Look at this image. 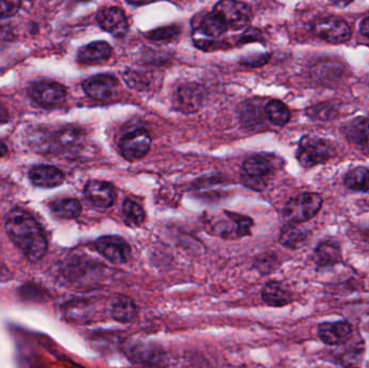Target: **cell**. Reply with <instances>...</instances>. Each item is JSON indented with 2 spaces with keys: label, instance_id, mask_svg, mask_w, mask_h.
Segmentation results:
<instances>
[{
  "label": "cell",
  "instance_id": "cell-1",
  "mask_svg": "<svg viewBox=\"0 0 369 368\" xmlns=\"http://www.w3.org/2000/svg\"><path fill=\"white\" fill-rule=\"evenodd\" d=\"M6 229L14 244L30 261H39L45 256L48 242L40 226L28 212L13 209L6 218Z\"/></svg>",
  "mask_w": 369,
  "mask_h": 368
},
{
  "label": "cell",
  "instance_id": "cell-2",
  "mask_svg": "<svg viewBox=\"0 0 369 368\" xmlns=\"http://www.w3.org/2000/svg\"><path fill=\"white\" fill-rule=\"evenodd\" d=\"M211 230L224 239H240L250 236L254 222L248 216L223 211L211 218Z\"/></svg>",
  "mask_w": 369,
  "mask_h": 368
},
{
  "label": "cell",
  "instance_id": "cell-3",
  "mask_svg": "<svg viewBox=\"0 0 369 368\" xmlns=\"http://www.w3.org/2000/svg\"><path fill=\"white\" fill-rule=\"evenodd\" d=\"M323 199L314 193H304L288 200L283 209V216L292 224L308 222L320 212Z\"/></svg>",
  "mask_w": 369,
  "mask_h": 368
},
{
  "label": "cell",
  "instance_id": "cell-4",
  "mask_svg": "<svg viewBox=\"0 0 369 368\" xmlns=\"http://www.w3.org/2000/svg\"><path fill=\"white\" fill-rule=\"evenodd\" d=\"M334 155L335 148L331 141L318 137H304L297 151L298 161L306 168L325 163Z\"/></svg>",
  "mask_w": 369,
  "mask_h": 368
},
{
  "label": "cell",
  "instance_id": "cell-5",
  "mask_svg": "<svg viewBox=\"0 0 369 368\" xmlns=\"http://www.w3.org/2000/svg\"><path fill=\"white\" fill-rule=\"evenodd\" d=\"M213 11L219 14L231 30H242L248 26L252 16L250 8L239 0H221Z\"/></svg>",
  "mask_w": 369,
  "mask_h": 368
},
{
  "label": "cell",
  "instance_id": "cell-6",
  "mask_svg": "<svg viewBox=\"0 0 369 368\" xmlns=\"http://www.w3.org/2000/svg\"><path fill=\"white\" fill-rule=\"evenodd\" d=\"M313 33L319 38L334 45L348 43L351 38L352 31L346 21L337 18H323L313 25Z\"/></svg>",
  "mask_w": 369,
  "mask_h": 368
},
{
  "label": "cell",
  "instance_id": "cell-7",
  "mask_svg": "<svg viewBox=\"0 0 369 368\" xmlns=\"http://www.w3.org/2000/svg\"><path fill=\"white\" fill-rule=\"evenodd\" d=\"M31 99L43 107H55L65 99L67 90L55 81H38L28 88Z\"/></svg>",
  "mask_w": 369,
  "mask_h": 368
},
{
  "label": "cell",
  "instance_id": "cell-8",
  "mask_svg": "<svg viewBox=\"0 0 369 368\" xmlns=\"http://www.w3.org/2000/svg\"><path fill=\"white\" fill-rule=\"evenodd\" d=\"M94 247L104 259L114 265L128 263L132 255L130 245L119 236L101 237L95 241Z\"/></svg>",
  "mask_w": 369,
  "mask_h": 368
},
{
  "label": "cell",
  "instance_id": "cell-9",
  "mask_svg": "<svg viewBox=\"0 0 369 368\" xmlns=\"http://www.w3.org/2000/svg\"><path fill=\"white\" fill-rule=\"evenodd\" d=\"M151 137L147 131L143 129L126 133L120 141L119 148L124 159L128 161H136L142 159L150 151Z\"/></svg>",
  "mask_w": 369,
  "mask_h": 368
},
{
  "label": "cell",
  "instance_id": "cell-10",
  "mask_svg": "<svg viewBox=\"0 0 369 368\" xmlns=\"http://www.w3.org/2000/svg\"><path fill=\"white\" fill-rule=\"evenodd\" d=\"M97 20L99 26L113 36L122 37L128 33V18L119 8H103L97 12Z\"/></svg>",
  "mask_w": 369,
  "mask_h": 368
},
{
  "label": "cell",
  "instance_id": "cell-11",
  "mask_svg": "<svg viewBox=\"0 0 369 368\" xmlns=\"http://www.w3.org/2000/svg\"><path fill=\"white\" fill-rule=\"evenodd\" d=\"M84 195L94 207L99 209L111 207L116 201L115 187L104 180H89L84 186Z\"/></svg>",
  "mask_w": 369,
  "mask_h": 368
},
{
  "label": "cell",
  "instance_id": "cell-12",
  "mask_svg": "<svg viewBox=\"0 0 369 368\" xmlns=\"http://www.w3.org/2000/svg\"><path fill=\"white\" fill-rule=\"evenodd\" d=\"M118 80L111 75H97L87 79L84 82V90L89 97L99 101L111 99L116 94Z\"/></svg>",
  "mask_w": 369,
  "mask_h": 368
},
{
  "label": "cell",
  "instance_id": "cell-13",
  "mask_svg": "<svg viewBox=\"0 0 369 368\" xmlns=\"http://www.w3.org/2000/svg\"><path fill=\"white\" fill-rule=\"evenodd\" d=\"M203 91L196 83H186L174 94V105L182 112H197L203 103Z\"/></svg>",
  "mask_w": 369,
  "mask_h": 368
},
{
  "label": "cell",
  "instance_id": "cell-14",
  "mask_svg": "<svg viewBox=\"0 0 369 368\" xmlns=\"http://www.w3.org/2000/svg\"><path fill=\"white\" fill-rule=\"evenodd\" d=\"M351 332V324L347 321L325 322L318 328L321 340L329 346H337L347 342Z\"/></svg>",
  "mask_w": 369,
  "mask_h": 368
},
{
  "label": "cell",
  "instance_id": "cell-15",
  "mask_svg": "<svg viewBox=\"0 0 369 368\" xmlns=\"http://www.w3.org/2000/svg\"><path fill=\"white\" fill-rule=\"evenodd\" d=\"M28 178L33 185L43 188H55L63 184L65 180L63 172L52 166H34L31 168Z\"/></svg>",
  "mask_w": 369,
  "mask_h": 368
},
{
  "label": "cell",
  "instance_id": "cell-16",
  "mask_svg": "<svg viewBox=\"0 0 369 368\" xmlns=\"http://www.w3.org/2000/svg\"><path fill=\"white\" fill-rule=\"evenodd\" d=\"M111 53L113 49L106 41H94L80 48L77 58L82 64H97L109 60Z\"/></svg>",
  "mask_w": 369,
  "mask_h": 368
},
{
  "label": "cell",
  "instance_id": "cell-17",
  "mask_svg": "<svg viewBox=\"0 0 369 368\" xmlns=\"http://www.w3.org/2000/svg\"><path fill=\"white\" fill-rule=\"evenodd\" d=\"M342 133L352 144L369 146V118H354L342 126Z\"/></svg>",
  "mask_w": 369,
  "mask_h": 368
},
{
  "label": "cell",
  "instance_id": "cell-18",
  "mask_svg": "<svg viewBox=\"0 0 369 368\" xmlns=\"http://www.w3.org/2000/svg\"><path fill=\"white\" fill-rule=\"evenodd\" d=\"M263 301L271 307H283L293 301L292 293L277 281H269L261 291Z\"/></svg>",
  "mask_w": 369,
  "mask_h": 368
},
{
  "label": "cell",
  "instance_id": "cell-19",
  "mask_svg": "<svg viewBox=\"0 0 369 368\" xmlns=\"http://www.w3.org/2000/svg\"><path fill=\"white\" fill-rule=\"evenodd\" d=\"M273 172V164L269 158L263 155L253 156L244 161L242 174L267 182Z\"/></svg>",
  "mask_w": 369,
  "mask_h": 368
},
{
  "label": "cell",
  "instance_id": "cell-20",
  "mask_svg": "<svg viewBox=\"0 0 369 368\" xmlns=\"http://www.w3.org/2000/svg\"><path fill=\"white\" fill-rule=\"evenodd\" d=\"M315 263L320 268L331 267L341 261L339 245L331 241H325L318 245L314 251Z\"/></svg>",
  "mask_w": 369,
  "mask_h": 368
},
{
  "label": "cell",
  "instance_id": "cell-21",
  "mask_svg": "<svg viewBox=\"0 0 369 368\" xmlns=\"http://www.w3.org/2000/svg\"><path fill=\"white\" fill-rule=\"evenodd\" d=\"M52 212L57 217L64 218V220H72V218L78 217L82 213V205L77 199L72 197H63V199H57L50 205Z\"/></svg>",
  "mask_w": 369,
  "mask_h": 368
},
{
  "label": "cell",
  "instance_id": "cell-22",
  "mask_svg": "<svg viewBox=\"0 0 369 368\" xmlns=\"http://www.w3.org/2000/svg\"><path fill=\"white\" fill-rule=\"evenodd\" d=\"M138 315L136 303L128 297H121L114 303L111 307V317L121 323L133 321Z\"/></svg>",
  "mask_w": 369,
  "mask_h": 368
},
{
  "label": "cell",
  "instance_id": "cell-23",
  "mask_svg": "<svg viewBox=\"0 0 369 368\" xmlns=\"http://www.w3.org/2000/svg\"><path fill=\"white\" fill-rule=\"evenodd\" d=\"M309 232L296 226H286L282 230L280 242L290 249H299L308 240Z\"/></svg>",
  "mask_w": 369,
  "mask_h": 368
},
{
  "label": "cell",
  "instance_id": "cell-24",
  "mask_svg": "<svg viewBox=\"0 0 369 368\" xmlns=\"http://www.w3.org/2000/svg\"><path fill=\"white\" fill-rule=\"evenodd\" d=\"M345 185L352 190L363 191V193L369 191V168L358 166L350 170L346 174Z\"/></svg>",
  "mask_w": 369,
  "mask_h": 368
},
{
  "label": "cell",
  "instance_id": "cell-25",
  "mask_svg": "<svg viewBox=\"0 0 369 368\" xmlns=\"http://www.w3.org/2000/svg\"><path fill=\"white\" fill-rule=\"evenodd\" d=\"M227 30L228 26L225 21L214 11L212 13L206 14L201 22V32L206 37L216 38V37L225 34Z\"/></svg>",
  "mask_w": 369,
  "mask_h": 368
},
{
  "label": "cell",
  "instance_id": "cell-26",
  "mask_svg": "<svg viewBox=\"0 0 369 368\" xmlns=\"http://www.w3.org/2000/svg\"><path fill=\"white\" fill-rule=\"evenodd\" d=\"M265 112L268 119L275 126H285L291 119V112L287 106L277 99L269 102L265 107Z\"/></svg>",
  "mask_w": 369,
  "mask_h": 368
},
{
  "label": "cell",
  "instance_id": "cell-27",
  "mask_svg": "<svg viewBox=\"0 0 369 368\" xmlns=\"http://www.w3.org/2000/svg\"><path fill=\"white\" fill-rule=\"evenodd\" d=\"M84 133L76 126H66L55 134V144L64 148H72L82 143Z\"/></svg>",
  "mask_w": 369,
  "mask_h": 368
},
{
  "label": "cell",
  "instance_id": "cell-28",
  "mask_svg": "<svg viewBox=\"0 0 369 368\" xmlns=\"http://www.w3.org/2000/svg\"><path fill=\"white\" fill-rule=\"evenodd\" d=\"M122 211H123L124 222L130 227L141 226L146 217L143 207L136 201L130 200V199L124 201Z\"/></svg>",
  "mask_w": 369,
  "mask_h": 368
},
{
  "label": "cell",
  "instance_id": "cell-29",
  "mask_svg": "<svg viewBox=\"0 0 369 368\" xmlns=\"http://www.w3.org/2000/svg\"><path fill=\"white\" fill-rule=\"evenodd\" d=\"M241 120L244 126H248V128H255V126H259L263 121L260 108L255 104H244L242 106Z\"/></svg>",
  "mask_w": 369,
  "mask_h": 368
},
{
  "label": "cell",
  "instance_id": "cell-30",
  "mask_svg": "<svg viewBox=\"0 0 369 368\" xmlns=\"http://www.w3.org/2000/svg\"><path fill=\"white\" fill-rule=\"evenodd\" d=\"M132 355L136 361L143 364H155L153 361L158 364V359H160V352L150 346L136 347V349H132Z\"/></svg>",
  "mask_w": 369,
  "mask_h": 368
},
{
  "label": "cell",
  "instance_id": "cell-31",
  "mask_svg": "<svg viewBox=\"0 0 369 368\" xmlns=\"http://www.w3.org/2000/svg\"><path fill=\"white\" fill-rule=\"evenodd\" d=\"M180 34V28L175 25L172 26L161 27V28H157V30L153 31L149 33V38L153 40L163 41V40H171L174 37L177 36Z\"/></svg>",
  "mask_w": 369,
  "mask_h": 368
},
{
  "label": "cell",
  "instance_id": "cell-32",
  "mask_svg": "<svg viewBox=\"0 0 369 368\" xmlns=\"http://www.w3.org/2000/svg\"><path fill=\"white\" fill-rule=\"evenodd\" d=\"M22 7L21 0H0V18L16 16Z\"/></svg>",
  "mask_w": 369,
  "mask_h": 368
},
{
  "label": "cell",
  "instance_id": "cell-33",
  "mask_svg": "<svg viewBox=\"0 0 369 368\" xmlns=\"http://www.w3.org/2000/svg\"><path fill=\"white\" fill-rule=\"evenodd\" d=\"M241 182L244 186L248 187V189H252L254 191H263L266 189L267 182L257 180V178H250V176L244 175L241 173Z\"/></svg>",
  "mask_w": 369,
  "mask_h": 368
},
{
  "label": "cell",
  "instance_id": "cell-34",
  "mask_svg": "<svg viewBox=\"0 0 369 368\" xmlns=\"http://www.w3.org/2000/svg\"><path fill=\"white\" fill-rule=\"evenodd\" d=\"M310 112L311 114L309 115L322 120L329 119L331 115V110L329 109V106L324 105L315 106V107L311 108Z\"/></svg>",
  "mask_w": 369,
  "mask_h": 368
},
{
  "label": "cell",
  "instance_id": "cell-35",
  "mask_svg": "<svg viewBox=\"0 0 369 368\" xmlns=\"http://www.w3.org/2000/svg\"><path fill=\"white\" fill-rule=\"evenodd\" d=\"M9 120V114L8 110L6 109L5 106L0 103V124H5Z\"/></svg>",
  "mask_w": 369,
  "mask_h": 368
},
{
  "label": "cell",
  "instance_id": "cell-36",
  "mask_svg": "<svg viewBox=\"0 0 369 368\" xmlns=\"http://www.w3.org/2000/svg\"><path fill=\"white\" fill-rule=\"evenodd\" d=\"M360 33L369 38V18H364L360 23Z\"/></svg>",
  "mask_w": 369,
  "mask_h": 368
},
{
  "label": "cell",
  "instance_id": "cell-37",
  "mask_svg": "<svg viewBox=\"0 0 369 368\" xmlns=\"http://www.w3.org/2000/svg\"><path fill=\"white\" fill-rule=\"evenodd\" d=\"M155 1H157V0H126V3L132 6H145L155 3Z\"/></svg>",
  "mask_w": 369,
  "mask_h": 368
},
{
  "label": "cell",
  "instance_id": "cell-38",
  "mask_svg": "<svg viewBox=\"0 0 369 368\" xmlns=\"http://www.w3.org/2000/svg\"><path fill=\"white\" fill-rule=\"evenodd\" d=\"M331 1L339 7H346V6L350 5L353 0H331Z\"/></svg>",
  "mask_w": 369,
  "mask_h": 368
},
{
  "label": "cell",
  "instance_id": "cell-39",
  "mask_svg": "<svg viewBox=\"0 0 369 368\" xmlns=\"http://www.w3.org/2000/svg\"><path fill=\"white\" fill-rule=\"evenodd\" d=\"M8 153V148L3 141H0V158L5 157Z\"/></svg>",
  "mask_w": 369,
  "mask_h": 368
}]
</instances>
